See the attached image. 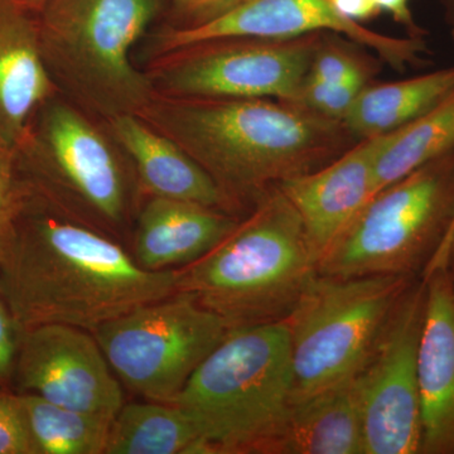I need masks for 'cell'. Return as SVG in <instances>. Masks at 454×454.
I'll list each match as a JSON object with an SVG mask.
<instances>
[{"label":"cell","mask_w":454,"mask_h":454,"mask_svg":"<svg viewBox=\"0 0 454 454\" xmlns=\"http://www.w3.org/2000/svg\"><path fill=\"white\" fill-rule=\"evenodd\" d=\"M17 152L0 142V259L13 229L27 181L17 166Z\"/></svg>","instance_id":"25"},{"label":"cell","mask_w":454,"mask_h":454,"mask_svg":"<svg viewBox=\"0 0 454 454\" xmlns=\"http://www.w3.org/2000/svg\"><path fill=\"white\" fill-rule=\"evenodd\" d=\"M355 375L292 400L279 453L365 454Z\"/></svg>","instance_id":"19"},{"label":"cell","mask_w":454,"mask_h":454,"mask_svg":"<svg viewBox=\"0 0 454 454\" xmlns=\"http://www.w3.org/2000/svg\"><path fill=\"white\" fill-rule=\"evenodd\" d=\"M166 0H44L38 33L53 83L107 121L138 114L155 95L130 50Z\"/></svg>","instance_id":"5"},{"label":"cell","mask_w":454,"mask_h":454,"mask_svg":"<svg viewBox=\"0 0 454 454\" xmlns=\"http://www.w3.org/2000/svg\"><path fill=\"white\" fill-rule=\"evenodd\" d=\"M18 394V393H17ZM33 454H104L112 417L53 404L35 394H18Z\"/></svg>","instance_id":"23"},{"label":"cell","mask_w":454,"mask_h":454,"mask_svg":"<svg viewBox=\"0 0 454 454\" xmlns=\"http://www.w3.org/2000/svg\"><path fill=\"white\" fill-rule=\"evenodd\" d=\"M20 334L22 330L0 292V389L12 387Z\"/></svg>","instance_id":"29"},{"label":"cell","mask_w":454,"mask_h":454,"mask_svg":"<svg viewBox=\"0 0 454 454\" xmlns=\"http://www.w3.org/2000/svg\"><path fill=\"white\" fill-rule=\"evenodd\" d=\"M424 280L426 316L418 352L420 453L454 454V279L448 268H439Z\"/></svg>","instance_id":"15"},{"label":"cell","mask_w":454,"mask_h":454,"mask_svg":"<svg viewBox=\"0 0 454 454\" xmlns=\"http://www.w3.org/2000/svg\"><path fill=\"white\" fill-rule=\"evenodd\" d=\"M331 3L340 16L357 23L372 20L381 13L373 0H331Z\"/></svg>","instance_id":"31"},{"label":"cell","mask_w":454,"mask_h":454,"mask_svg":"<svg viewBox=\"0 0 454 454\" xmlns=\"http://www.w3.org/2000/svg\"><path fill=\"white\" fill-rule=\"evenodd\" d=\"M53 85L31 4L0 0V142L20 149L29 116L49 98Z\"/></svg>","instance_id":"17"},{"label":"cell","mask_w":454,"mask_h":454,"mask_svg":"<svg viewBox=\"0 0 454 454\" xmlns=\"http://www.w3.org/2000/svg\"><path fill=\"white\" fill-rule=\"evenodd\" d=\"M136 115L181 146L235 207L331 162L349 134L342 121L274 98L155 92Z\"/></svg>","instance_id":"2"},{"label":"cell","mask_w":454,"mask_h":454,"mask_svg":"<svg viewBox=\"0 0 454 454\" xmlns=\"http://www.w3.org/2000/svg\"><path fill=\"white\" fill-rule=\"evenodd\" d=\"M380 12L389 14L397 25L404 27L411 37L424 38L426 31L415 22L411 0H373Z\"/></svg>","instance_id":"30"},{"label":"cell","mask_w":454,"mask_h":454,"mask_svg":"<svg viewBox=\"0 0 454 454\" xmlns=\"http://www.w3.org/2000/svg\"><path fill=\"white\" fill-rule=\"evenodd\" d=\"M426 301V280L409 286L355 375L365 454L420 453L418 352Z\"/></svg>","instance_id":"11"},{"label":"cell","mask_w":454,"mask_h":454,"mask_svg":"<svg viewBox=\"0 0 454 454\" xmlns=\"http://www.w3.org/2000/svg\"><path fill=\"white\" fill-rule=\"evenodd\" d=\"M293 397L286 319L231 328L170 404L186 411L207 454L279 453Z\"/></svg>","instance_id":"4"},{"label":"cell","mask_w":454,"mask_h":454,"mask_svg":"<svg viewBox=\"0 0 454 454\" xmlns=\"http://www.w3.org/2000/svg\"><path fill=\"white\" fill-rule=\"evenodd\" d=\"M238 221L201 203L146 197L137 214L130 253L145 270H176L210 252Z\"/></svg>","instance_id":"16"},{"label":"cell","mask_w":454,"mask_h":454,"mask_svg":"<svg viewBox=\"0 0 454 454\" xmlns=\"http://www.w3.org/2000/svg\"><path fill=\"white\" fill-rule=\"evenodd\" d=\"M411 286V276L334 278L317 273L286 318L292 400L354 376Z\"/></svg>","instance_id":"7"},{"label":"cell","mask_w":454,"mask_h":454,"mask_svg":"<svg viewBox=\"0 0 454 454\" xmlns=\"http://www.w3.org/2000/svg\"><path fill=\"white\" fill-rule=\"evenodd\" d=\"M325 33L294 38H223L160 57L155 92L178 98H274L297 103Z\"/></svg>","instance_id":"10"},{"label":"cell","mask_w":454,"mask_h":454,"mask_svg":"<svg viewBox=\"0 0 454 454\" xmlns=\"http://www.w3.org/2000/svg\"><path fill=\"white\" fill-rule=\"evenodd\" d=\"M12 387L14 393L112 418L125 403L124 387L94 334L67 325L22 331Z\"/></svg>","instance_id":"13"},{"label":"cell","mask_w":454,"mask_h":454,"mask_svg":"<svg viewBox=\"0 0 454 454\" xmlns=\"http://www.w3.org/2000/svg\"><path fill=\"white\" fill-rule=\"evenodd\" d=\"M313 33H337L375 51L396 70L423 62L424 38L393 37L340 16L331 0H244L225 16L192 28L166 29L158 37L160 56L223 38H294Z\"/></svg>","instance_id":"12"},{"label":"cell","mask_w":454,"mask_h":454,"mask_svg":"<svg viewBox=\"0 0 454 454\" xmlns=\"http://www.w3.org/2000/svg\"><path fill=\"white\" fill-rule=\"evenodd\" d=\"M389 134L361 139L325 166L277 184L297 211L317 260L376 195L373 164Z\"/></svg>","instance_id":"14"},{"label":"cell","mask_w":454,"mask_h":454,"mask_svg":"<svg viewBox=\"0 0 454 454\" xmlns=\"http://www.w3.org/2000/svg\"><path fill=\"white\" fill-rule=\"evenodd\" d=\"M104 454H207L195 420L170 403H124L113 419Z\"/></svg>","instance_id":"21"},{"label":"cell","mask_w":454,"mask_h":454,"mask_svg":"<svg viewBox=\"0 0 454 454\" xmlns=\"http://www.w3.org/2000/svg\"><path fill=\"white\" fill-rule=\"evenodd\" d=\"M231 328L184 292L125 313L92 331L122 387L170 403Z\"/></svg>","instance_id":"9"},{"label":"cell","mask_w":454,"mask_h":454,"mask_svg":"<svg viewBox=\"0 0 454 454\" xmlns=\"http://www.w3.org/2000/svg\"><path fill=\"white\" fill-rule=\"evenodd\" d=\"M38 145L28 164L29 184L76 219L121 241L140 190L136 173L106 137L76 107L50 103Z\"/></svg>","instance_id":"8"},{"label":"cell","mask_w":454,"mask_h":454,"mask_svg":"<svg viewBox=\"0 0 454 454\" xmlns=\"http://www.w3.org/2000/svg\"><path fill=\"white\" fill-rule=\"evenodd\" d=\"M107 122L129 158L140 193L201 203L230 214L235 210L234 203L181 146L138 115L125 114Z\"/></svg>","instance_id":"18"},{"label":"cell","mask_w":454,"mask_h":454,"mask_svg":"<svg viewBox=\"0 0 454 454\" xmlns=\"http://www.w3.org/2000/svg\"><path fill=\"white\" fill-rule=\"evenodd\" d=\"M0 454H33L25 413L17 393L0 389Z\"/></svg>","instance_id":"27"},{"label":"cell","mask_w":454,"mask_h":454,"mask_svg":"<svg viewBox=\"0 0 454 454\" xmlns=\"http://www.w3.org/2000/svg\"><path fill=\"white\" fill-rule=\"evenodd\" d=\"M317 264L297 211L274 186L210 252L177 269V292L229 328L282 321L318 273Z\"/></svg>","instance_id":"3"},{"label":"cell","mask_w":454,"mask_h":454,"mask_svg":"<svg viewBox=\"0 0 454 454\" xmlns=\"http://www.w3.org/2000/svg\"><path fill=\"white\" fill-rule=\"evenodd\" d=\"M244 0H167L176 28H192L225 16Z\"/></svg>","instance_id":"28"},{"label":"cell","mask_w":454,"mask_h":454,"mask_svg":"<svg viewBox=\"0 0 454 454\" xmlns=\"http://www.w3.org/2000/svg\"><path fill=\"white\" fill-rule=\"evenodd\" d=\"M0 259V292L20 330L98 325L177 292L176 270L139 267L118 239L29 184Z\"/></svg>","instance_id":"1"},{"label":"cell","mask_w":454,"mask_h":454,"mask_svg":"<svg viewBox=\"0 0 454 454\" xmlns=\"http://www.w3.org/2000/svg\"><path fill=\"white\" fill-rule=\"evenodd\" d=\"M453 35H454V31H453Z\"/></svg>","instance_id":"33"},{"label":"cell","mask_w":454,"mask_h":454,"mask_svg":"<svg viewBox=\"0 0 454 454\" xmlns=\"http://www.w3.org/2000/svg\"><path fill=\"white\" fill-rule=\"evenodd\" d=\"M453 91L454 67L402 82L366 85L342 122L357 138L382 136L428 113Z\"/></svg>","instance_id":"20"},{"label":"cell","mask_w":454,"mask_h":454,"mask_svg":"<svg viewBox=\"0 0 454 454\" xmlns=\"http://www.w3.org/2000/svg\"><path fill=\"white\" fill-rule=\"evenodd\" d=\"M454 219V149L373 196L318 260L324 276H411ZM426 267V268H427Z\"/></svg>","instance_id":"6"},{"label":"cell","mask_w":454,"mask_h":454,"mask_svg":"<svg viewBox=\"0 0 454 454\" xmlns=\"http://www.w3.org/2000/svg\"><path fill=\"white\" fill-rule=\"evenodd\" d=\"M364 88L357 83H331L307 77L295 104L325 118L343 121Z\"/></svg>","instance_id":"24"},{"label":"cell","mask_w":454,"mask_h":454,"mask_svg":"<svg viewBox=\"0 0 454 454\" xmlns=\"http://www.w3.org/2000/svg\"><path fill=\"white\" fill-rule=\"evenodd\" d=\"M454 149V91L428 113L390 131L375 164L376 195Z\"/></svg>","instance_id":"22"},{"label":"cell","mask_w":454,"mask_h":454,"mask_svg":"<svg viewBox=\"0 0 454 454\" xmlns=\"http://www.w3.org/2000/svg\"><path fill=\"white\" fill-rule=\"evenodd\" d=\"M450 265L454 267V219L443 238V241L439 245L437 253L434 254L428 267L426 268L424 277L428 276L435 269L450 268Z\"/></svg>","instance_id":"32"},{"label":"cell","mask_w":454,"mask_h":454,"mask_svg":"<svg viewBox=\"0 0 454 454\" xmlns=\"http://www.w3.org/2000/svg\"><path fill=\"white\" fill-rule=\"evenodd\" d=\"M309 77L324 82L366 86L367 70L365 65L351 53L322 42L313 57Z\"/></svg>","instance_id":"26"}]
</instances>
